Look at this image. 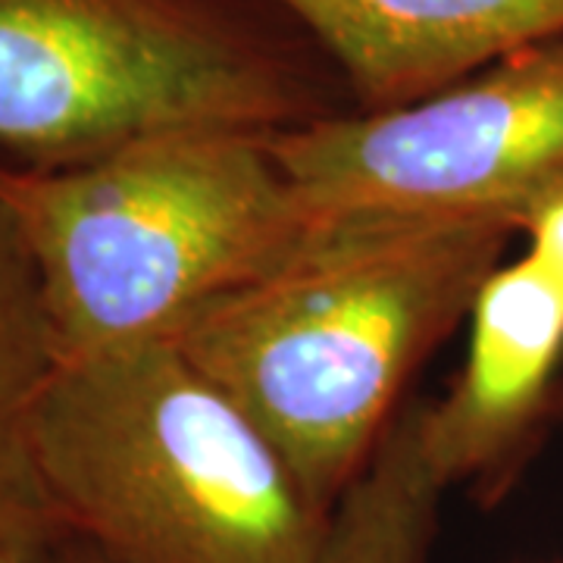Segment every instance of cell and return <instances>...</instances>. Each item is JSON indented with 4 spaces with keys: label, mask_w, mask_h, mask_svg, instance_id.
Listing matches in <instances>:
<instances>
[{
    "label": "cell",
    "mask_w": 563,
    "mask_h": 563,
    "mask_svg": "<svg viewBox=\"0 0 563 563\" xmlns=\"http://www.w3.org/2000/svg\"><path fill=\"white\" fill-rule=\"evenodd\" d=\"M51 563H110L103 554H98L91 544L79 542V539H69V542L63 544L60 551H57V558Z\"/></svg>",
    "instance_id": "8fae6325"
},
{
    "label": "cell",
    "mask_w": 563,
    "mask_h": 563,
    "mask_svg": "<svg viewBox=\"0 0 563 563\" xmlns=\"http://www.w3.org/2000/svg\"><path fill=\"white\" fill-rule=\"evenodd\" d=\"M514 235L504 220L317 222L298 251L201 307L173 342L335 510Z\"/></svg>",
    "instance_id": "6da1fadb"
},
{
    "label": "cell",
    "mask_w": 563,
    "mask_h": 563,
    "mask_svg": "<svg viewBox=\"0 0 563 563\" xmlns=\"http://www.w3.org/2000/svg\"><path fill=\"white\" fill-rule=\"evenodd\" d=\"M0 563H29L20 554H13V551H7V548H0Z\"/></svg>",
    "instance_id": "7c38bea8"
},
{
    "label": "cell",
    "mask_w": 563,
    "mask_h": 563,
    "mask_svg": "<svg viewBox=\"0 0 563 563\" xmlns=\"http://www.w3.org/2000/svg\"><path fill=\"white\" fill-rule=\"evenodd\" d=\"M60 363L63 344L38 263L0 198V548L29 563H51L73 539L35 454V417Z\"/></svg>",
    "instance_id": "ba28073f"
},
{
    "label": "cell",
    "mask_w": 563,
    "mask_h": 563,
    "mask_svg": "<svg viewBox=\"0 0 563 563\" xmlns=\"http://www.w3.org/2000/svg\"><path fill=\"white\" fill-rule=\"evenodd\" d=\"M339 66L357 110L420 101L563 35V0H282Z\"/></svg>",
    "instance_id": "52a82bcc"
},
{
    "label": "cell",
    "mask_w": 563,
    "mask_h": 563,
    "mask_svg": "<svg viewBox=\"0 0 563 563\" xmlns=\"http://www.w3.org/2000/svg\"><path fill=\"white\" fill-rule=\"evenodd\" d=\"M313 222L504 220L563 188V35L420 101L273 135Z\"/></svg>",
    "instance_id": "5b68a950"
},
{
    "label": "cell",
    "mask_w": 563,
    "mask_h": 563,
    "mask_svg": "<svg viewBox=\"0 0 563 563\" xmlns=\"http://www.w3.org/2000/svg\"><path fill=\"white\" fill-rule=\"evenodd\" d=\"M63 357L173 339L317 229L273 132L173 129L66 166L0 157Z\"/></svg>",
    "instance_id": "7a4b0ae2"
},
{
    "label": "cell",
    "mask_w": 563,
    "mask_h": 563,
    "mask_svg": "<svg viewBox=\"0 0 563 563\" xmlns=\"http://www.w3.org/2000/svg\"><path fill=\"white\" fill-rule=\"evenodd\" d=\"M466 325L454 385L442 401H420V442L444 488H504L554 404L563 288L523 254L488 276Z\"/></svg>",
    "instance_id": "8992f818"
},
{
    "label": "cell",
    "mask_w": 563,
    "mask_h": 563,
    "mask_svg": "<svg viewBox=\"0 0 563 563\" xmlns=\"http://www.w3.org/2000/svg\"><path fill=\"white\" fill-rule=\"evenodd\" d=\"M282 0H0V157L66 166L173 129L291 132L354 113Z\"/></svg>",
    "instance_id": "277c9868"
},
{
    "label": "cell",
    "mask_w": 563,
    "mask_h": 563,
    "mask_svg": "<svg viewBox=\"0 0 563 563\" xmlns=\"http://www.w3.org/2000/svg\"><path fill=\"white\" fill-rule=\"evenodd\" d=\"M35 454L66 532L110 563H313L332 517L173 339L63 357Z\"/></svg>",
    "instance_id": "3957f363"
},
{
    "label": "cell",
    "mask_w": 563,
    "mask_h": 563,
    "mask_svg": "<svg viewBox=\"0 0 563 563\" xmlns=\"http://www.w3.org/2000/svg\"><path fill=\"white\" fill-rule=\"evenodd\" d=\"M520 232L529 242L526 257L542 269L548 279L563 288V188L548 191L520 220Z\"/></svg>",
    "instance_id": "30bf717a"
},
{
    "label": "cell",
    "mask_w": 563,
    "mask_h": 563,
    "mask_svg": "<svg viewBox=\"0 0 563 563\" xmlns=\"http://www.w3.org/2000/svg\"><path fill=\"white\" fill-rule=\"evenodd\" d=\"M444 492L422 451L420 401L407 404L335 504L313 563H426Z\"/></svg>",
    "instance_id": "9c48e42d"
}]
</instances>
